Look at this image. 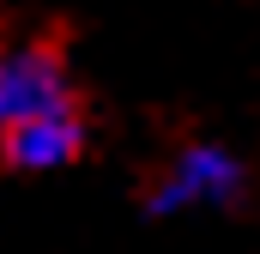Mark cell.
<instances>
[{
  "mask_svg": "<svg viewBox=\"0 0 260 254\" xmlns=\"http://www.w3.org/2000/svg\"><path fill=\"white\" fill-rule=\"evenodd\" d=\"M55 109H73V79L55 49H12L0 55V133L30 115H55Z\"/></svg>",
  "mask_w": 260,
  "mask_h": 254,
  "instance_id": "cell-1",
  "label": "cell"
},
{
  "mask_svg": "<svg viewBox=\"0 0 260 254\" xmlns=\"http://www.w3.org/2000/svg\"><path fill=\"white\" fill-rule=\"evenodd\" d=\"M236 188H242V164H236L224 145H188V151L170 164V176L157 182L151 206H157V212L224 206V200H236Z\"/></svg>",
  "mask_w": 260,
  "mask_h": 254,
  "instance_id": "cell-2",
  "label": "cell"
},
{
  "mask_svg": "<svg viewBox=\"0 0 260 254\" xmlns=\"http://www.w3.org/2000/svg\"><path fill=\"white\" fill-rule=\"evenodd\" d=\"M0 151L18 170H61V164H73L85 151V121H79V109L30 115V121H18V127L0 133Z\"/></svg>",
  "mask_w": 260,
  "mask_h": 254,
  "instance_id": "cell-3",
  "label": "cell"
}]
</instances>
